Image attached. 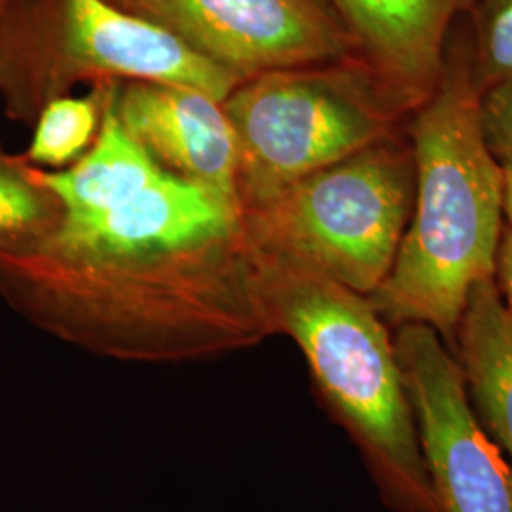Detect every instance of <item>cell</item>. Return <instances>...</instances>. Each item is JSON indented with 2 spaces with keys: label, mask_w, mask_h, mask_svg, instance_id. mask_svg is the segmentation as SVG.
I'll return each mask as SVG.
<instances>
[{
  "label": "cell",
  "mask_w": 512,
  "mask_h": 512,
  "mask_svg": "<svg viewBox=\"0 0 512 512\" xmlns=\"http://www.w3.org/2000/svg\"><path fill=\"white\" fill-rule=\"evenodd\" d=\"M0 294L116 361H202L272 336L241 205L167 171L131 202L63 217L37 247L0 255Z\"/></svg>",
  "instance_id": "1"
},
{
  "label": "cell",
  "mask_w": 512,
  "mask_h": 512,
  "mask_svg": "<svg viewBox=\"0 0 512 512\" xmlns=\"http://www.w3.org/2000/svg\"><path fill=\"white\" fill-rule=\"evenodd\" d=\"M478 101L458 29L446 42L437 86L410 114L412 217L389 274L368 294L389 329L427 325L452 353L469 294L494 277L505 228L503 165L484 143Z\"/></svg>",
  "instance_id": "2"
},
{
  "label": "cell",
  "mask_w": 512,
  "mask_h": 512,
  "mask_svg": "<svg viewBox=\"0 0 512 512\" xmlns=\"http://www.w3.org/2000/svg\"><path fill=\"white\" fill-rule=\"evenodd\" d=\"M255 260L272 336L285 334L302 351L319 401L361 452L385 503L437 512L393 334L368 296L298 260Z\"/></svg>",
  "instance_id": "3"
},
{
  "label": "cell",
  "mask_w": 512,
  "mask_h": 512,
  "mask_svg": "<svg viewBox=\"0 0 512 512\" xmlns=\"http://www.w3.org/2000/svg\"><path fill=\"white\" fill-rule=\"evenodd\" d=\"M183 84L224 101L239 84L184 40L110 0H16L0 12V99L33 126L76 84Z\"/></svg>",
  "instance_id": "4"
},
{
  "label": "cell",
  "mask_w": 512,
  "mask_h": 512,
  "mask_svg": "<svg viewBox=\"0 0 512 512\" xmlns=\"http://www.w3.org/2000/svg\"><path fill=\"white\" fill-rule=\"evenodd\" d=\"M238 141L241 209L406 133L412 110L355 55L258 74L222 101Z\"/></svg>",
  "instance_id": "5"
},
{
  "label": "cell",
  "mask_w": 512,
  "mask_h": 512,
  "mask_svg": "<svg viewBox=\"0 0 512 512\" xmlns=\"http://www.w3.org/2000/svg\"><path fill=\"white\" fill-rule=\"evenodd\" d=\"M414 194L416 164L404 133L243 209L245 238L255 255L304 262L368 296L395 262Z\"/></svg>",
  "instance_id": "6"
},
{
  "label": "cell",
  "mask_w": 512,
  "mask_h": 512,
  "mask_svg": "<svg viewBox=\"0 0 512 512\" xmlns=\"http://www.w3.org/2000/svg\"><path fill=\"white\" fill-rule=\"evenodd\" d=\"M437 512H512V469L469 401L458 359L427 325L393 329Z\"/></svg>",
  "instance_id": "7"
},
{
  "label": "cell",
  "mask_w": 512,
  "mask_h": 512,
  "mask_svg": "<svg viewBox=\"0 0 512 512\" xmlns=\"http://www.w3.org/2000/svg\"><path fill=\"white\" fill-rule=\"evenodd\" d=\"M239 82L359 55L332 0H118Z\"/></svg>",
  "instance_id": "8"
},
{
  "label": "cell",
  "mask_w": 512,
  "mask_h": 512,
  "mask_svg": "<svg viewBox=\"0 0 512 512\" xmlns=\"http://www.w3.org/2000/svg\"><path fill=\"white\" fill-rule=\"evenodd\" d=\"M112 103L164 171L239 203L238 141L222 101L183 84L135 80L118 82Z\"/></svg>",
  "instance_id": "9"
},
{
  "label": "cell",
  "mask_w": 512,
  "mask_h": 512,
  "mask_svg": "<svg viewBox=\"0 0 512 512\" xmlns=\"http://www.w3.org/2000/svg\"><path fill=\"white\" fill-rule=\"evenodd\" d=\"M359 57L410 110L439 82L452 27L475 0H332Z\"/></svg>",
  "instance_id": "10"
},
{
  "label": "cell",
  "mask_w": 512,
  "mask_h": 512,
  "mask_svg": "<svg viewBox=\"0 0 512 512\" xmlns=\"http://www.w3.org/2000/svg\"><path fill=\"white\" fill-rule=\"evenodd\" d=\"M454 355L476 418L512 461V319L494 277L469 294Z\"/></svg>",
  "instance_id": "11"
},
{
  "label": "cell",
  "mask_w": 512,
  "mask_h": 512,
  "mask_svg": "<svg viewBox=\"0 0 512 512\" xmlns=\"http://www.w3.org/2000/svg\"><path fill=\"white\" fill-rule=\"evenodd\" d=\"M112 82L101 128L74 164L63 169H40L38 175L61 203L65 217H95L131 202L156 183L165 171L124 128L114 110Z\"/></svg>",
  "instance_id": "12"
},
{
  "label": "cell",
  "mask_w": 512,
  "mask_h": 512,
  "mask_svg": "<svg viewBox=\"0 0 512 512\" xmlns=\"http://www.w3.org/2000/svg\"><path fill=\"white\" fill-rule=\"evenodd\" d=\"M65 211L38 167L0 147V255L29 251L59 228Z\"/></svg>",
  "instance_id": "13"
},
{
  "label": "cell",
  "mask_w": 512,
  "mask_h": 512,
  "mask_svg": "<svg viewBox=\"0 0 512 512\" xmlns=\"http://www.w3.org/2000/svg\"><path fill=\"white\" fill-rule=\"evenodd\" d=\"M112 82L93 84L86 95H61L38 112L23 158L40 169H63L92 147Z\"/></svg>",
  "instance_id": "14"
},
{
  "label": "cell",
  "mask_w": 512,
  "mask_h": 512,
  "mask_svg": "<svg viewBox=\"0 0 512 512\" xmlns=\"http://www.w3.org/2000/svg\"><path fill=\"white\" fill-rule=\"evenodd\" d=\"M461 25L471 74L480 93L512 76V0H475Z\"/></svg>",
  "instance_id": "15"
},
{
  "label": "cell",
  "mask_w": 512,
  "mask_h": 512,
  "mask_svg": "<svg viewBox=\"0 0 512 512\" xmlns=\"http://www.w3.org/2000/svg\"><path fill=\"white\" fill-rule=\"evenodd\" d=\"M478 120L488 150L499 164H512V76L480 93Z\"/></svg>",
  "instance_id": "16"
},
{
  "label": "cell",
  "mask_w": 512,
  "mask_h": 512,
  "mask_svg": "<svg viewBox=\"0 0 512 512\" xmlns=\"http://www.w3.org/2000/svg\"><path fill=\"white\" fill-rule=\"evenodd\" d=\"M494 279L512 319V228L509 224L503 228V236L495 256Z\"/></svg>",
  "instance_id": "17"
},
{
  "label": "cell",
  "mask_w": 512,
  "mask_h": 512,
  "mask_svg": "<svg viewBox=\"0 0 512 512\" xmlns=\"http://www.w3.org/2000/svg\"><path fill=\"white\" fill-rule=\"evenodd\" d=\"M501 165L505 175V219L512 228V164Z\"/></svg>",
  "instance_id": "18"
},
{
  "label": "cell",
  "mask_w": 512,
  "mask_h": 512,
  "mask_svg": "<svg viewBox=\"0 0 512 512\" xmlns=\"http://www.w3.org/2000/svg\"><path fill=\"white\" fill-rule=\"evenodd\" d=\"M14 2H16V0H0V12H4V10H6L10 4H14Z\"/></svg>",
  "instance_id": "19"
},
{
  "label": "cell",
  "mask_w": 512,
  "mask_h": 512,
  "mask_svg": "<svg viewBox=\"0 0 512 512\" xmlns=\"http://www.w3.org/2000/svg\"><path fill=\"white\" fill-rule=\"evenodd\" d=\"M110 2H112V4H118V0H110Z\"/></svg>",
  "instance_id": "20"
}]
</instances>
